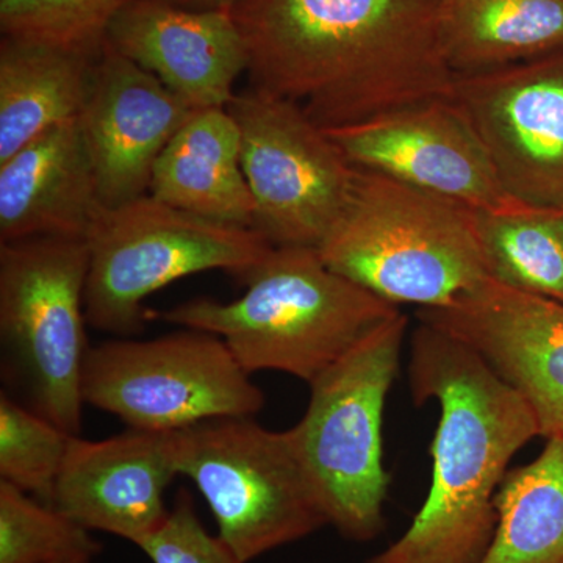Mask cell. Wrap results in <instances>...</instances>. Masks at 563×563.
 <instances>
[{"label": "cell", "mask_w": 563, "mask_h": 563, "mask_svg": "<svg viewBox=\"0 0 563 563\" xmlns=\"http://www.w3.org/2000/svg\"><path fill=\"white\" fill-rule=\"evenodd\" d=\"M251 88L324 131L451 98L439 0H240Z\"/></svg>", "instance_id": "cell-1"}, {"label": "cell", "mask_w": 563, "mask_h": 563, "mask_svg": "<svg viewBox=\"0 0 563 563\" xmlns=\"http://www.w3.org/2000/svg\"><path fill=\"white\" fill-rule=\"evenodd\" d=\"M409 384L415 402L440 406L431 488L401 539L369 563H479L507 466L540 437L539 422L483 355L426 322L410 340Z\"/></svg>", "instance_id": "cell-2"}, {"label": "cell", "mask_w": 563, "mask_h": 563, "mask_svg": "<svg viewBox=\"0 0 563 563\" xmlns=\"http://www.w3.org/2000/svg\"><path fill=\"white\" fill-rule=\"evenodd\" d=\"M231 302L195 298L146 320L214 333L246 373L280 372L312 383L366 333L399 312L324 265L312 247H273Z\"/></svg>", "instance_id": "cell-3"}, {"label": "cell", "mask_w": 563, "mask_h": 563, "mask_svg": "<svg viewBox=\"0 0 563 563\" xmlns=\"http://www.w3.org/2000/svg\"><path fill=\"white\" fill-rule=\"evenodd\" d=\"M317 252L333 273L398 307H448L490 279L474 210L358 166Z\"/></svg>", "instance_id": "cell-4"}, {"label": "cell", "mask_w": 563, "mask_h": 563, "mask_svg": "<svg viewBox=\"0 0 563 563\" xmlns=\"http://www.w3.org/2000/svg\"><path fill=\"white\" fill-rule=\"evenodd\" d=\"M406 314L374 328L310 383V399L288 429L292 451L329 525L354 542L384 529L390 476L383 459L384 409L399 372Z\"/></svg>", "instance_id": "cell-5"}, {"label": "cell", "mask_w": 563, "mask_h": 563, "mask_svg": "<svg viewBox=\"0 0 563 563\" xmlns=\"http://www.w3.org/2000/svg\"><path fill=\"white\" fill-rule=\"evenodd\" d=\"M87 240L31 239L0 244L3 374L22 401L69 435L84 422L81 374L87 340Z\"/></svg>", "instance_id": "cell-6"}, {"label": "cell", "mask_w": 563, "mask_h": 563, "mask_svg": "<svg viewBox=\"0 0 563 563\" xmlns=\"http://www.w3.org/2000/svg\"><path fill=\"white\" fill-rule=\"evenodd\" d=\"M87 243L88 324L124 336L143 329L152 292L213 269L244 280L274 247L254 229L203 220L151 195L106 207Z\"/></svg>", "instance_id": "cell-7"}, {"label": "cell", "mask_w": 563, "mask_h": 563, "mask_svg": "<svg viewBox=\"0 0 563 563\" xmlns=\"http://www.w3.org/2000/svg\"><path fill=\"white\" fill-rule=\"evenodd\" d=\"M179 476L209 504L239 563L298 542L329 525L287 432L252 418H220L179 431Z\"/></svg>", "instance_id": "cell-8"}, {"label": "cell", "mask_w": 563, "mask_h": 563, "mask_svg": "<svg viewBox=\"0 0 563 563\" xmlns=\"http://www.w3.org/2000/svg\"><path fill=\"white\" fill-rule=\"evenodd\" d=\"M214 333L185 329L152 340L90 346L81 374L85 406L129 429L176 432L220 418H254L265 395Z\"/></svg>", "instance_id": "cell-9"}, {"label": "cell", "mask_w": 563, "mask_h": 563, "mask_svg": "<svg viewBox=\"0 0 563 563\" xmlns=\"http://www.w3.org/2000/svg\"><path fill=\"white\" fill-rule=\"evenodd\" d=\"M228 110L242 135L252 229L274 247L318 250L346 206L355 166L295 102L250 88Z\"/></svg>", "instance_id": "cell-10"}, {"label": "cell", "mask_w": 563, "mask_h": 563, "mask_svg": "<svg viewBox=\"0 0 563 563\" xmlns=\"http://www.w3.org/2000/svg\"><path fill=\"white\" fill-rule=\"evenodd\" d=\"M451 98L483 140L507 195L563 210V51L455 76Z\"/></svg>", "instance_id": "cell-11"}, {"label": "cell", "mask_w": 563, "mask_h": 563, "mask_svg": "<svg viewBox=\"0 0 563 563\" xmlns=\"http://www.w3.org/2000/svg\"><path fill=\"white\" fill-rule=\"evenodd\" d=\"M325 132L352 165L468 209L503 210L520 203L504 190L483 140L453 98L412 103Z\"/></svg>", "instance_id": "cell-12"}, {"label": "cell", "mask_w": 563, "mask_h": 563, "mask_svg": "<svg viewBox=\"0 0 563 563\" xmlns=\"http://www.w3.org/2000/svg\"><path fill=\"white\" fill-rule=\"evenodd\" d=\"M417 317L483 355L531 406L540 437L563 439V303L487 279Z\"/></svg>", "instance_id": "cell-13"}, {"label": "cell", "mask_w": 563, "mask_h": 563, "mask_svg": "<svg viewBox=\"0 0 563 563\" xmlns=\"http://www.w3.org/2000/svg\"><path fill=\"white\" fill-rule=\"evenodd\" d=\"M192 111L154 74L103 44L79 125L107 209L150 195L155 163Z\"/></svg>", "instance_id": "cell-14"}, {"label": "cell", "mask_w": 563, "mask_h": 563, "mask_svg": "<svg viewBox=\"0 0 563 563\" xmlns=\"http://www.w3.org/2000/svg\"><path fill=\"white\" fill-rule=\"evenodd\" d=\"M177 459L179 431L73 437L49 504L87 531L139 547L168 517L165 492L179 476Z\"/></svg>", "instance_id": "cell-15"}, {"label": "cell", "mask_w": 563, "mask_h": 563, "mask_svg": "<svg viewBox=\"0 0 563 563\" xmlns=\"http://www.w3.org/2000/svg\"><path fill=\"white\" fill-rule=\"evenodd\" d=\"M106 43L192 110L228 109L236 80L247 73L246 43L232 10L132 0L111 22Z\"/></svg>", "instance_id": "cell-16"}, {"label": "cell", "mask_w": 563, "mask_h": 563, "mask_svg": "<svg viewBox=\"0 0 563 563\" xmlns=\"http://www.w3.org/2000/svg\"><path fill=\"white\" fill-rule=\"evenodd\" d=\"M103 209L79 118L0 163V244L87 240Z\"/></svg>", "instance_id": "cell-17"}, {"label": "cell", "mask_w": 563, "mask_h": 563, "mask_svg": "<svg viewBox=\"0 0 563 563\" xmlns=\"http://www.w3.org/2000/svg\"><path fill=\"white\" fill-rule=\"evenodd\" d=\"M150 195L203 220L252 229L254 199L231 111H192L155 163Z\"/></svg>", "instance_id": "cell-18"}, {"label": "cell", "mask_w": 563, "mask_h": 563, "mask_svg": "<svg viewBox=\"0 0 563 563\" xmlns=\"http://www.w3.org/2000/svg\"><path fill=\"white\" fill-rule=\"evenodd\" d=\"M96 58L35 41H0V163L79 118Z\"/></svg>", "instance_id": "cell-19"}, {"label": "cell", "mask_w": 563, "mask_h": 563, "mask_svg": "<svg viewBox=\"0 0 563 563\" xmlns=\"http://www.w3.org/2000/svg\"><path fill=\"white\" fill-rule=\"evenodd\" d=\"M440 43L455 76L563 51V0H439Z\"/></svg>", "instance_id": "cell-20"}, {"label": "cell", "mask_w": 563, "mask_h": 563, "mask_svg": "<svg viewBox=\"0 0 563 563\" xmlns=\"http://www.w3.org/2000/svg\"><path fill=\"white\" fill-rule=\"evenodd\" d=\"M495 536L479 563H563V439L506 474Z\"/></svg>", "instance_id": "cell-21"}, {"label": "cell", "mask_w": 563, "mask_h": 563, "mask_svg": "<svg viewBox=\"0 0 563 563\" xmlns=\"http://www.w3.org/2000/svg\"><path fill=\"white\" fill-rule=\"evenodd\" d=\"M474 224L490 279L563 303V210H474Z\"/></svg>", "instance_id": "cell-22"}, {"label": "cell", "mask_w": 563, "mask_h": 563, "mask_svg": "<svg viewBox=\"0 0 563 563\" xmlns=\"http://www.w3.org/2000/svg\"><path fill=\"white\" fill-rule=\"evenodd\" d=\"M132 0H0V32L98 58Z\"/></svg>", "instance_id": "cell-23"}, {"label": "cell", "mask_w": 563, "mask_h": 563, "mask_svg": "<svg viewBox=\"0 0 563 563\" xmlns=\"http://www.w3.org/2000/svg\"><path fill=\"white\" fill-rule=\"evenodd\" d=\"M73 437L0 393V481L49 504Z\"/></svg>", "instance_id": "cell-24"}, {"label": "cell", "mask_w": 563, "mask_h": 563, "mask_svg": "<svg viewBox=\"0 0 563 563\" xmlns=\"http://www.w3.org/2000/svg\"><path fill=\"white\" fill-rule=\"evenodd\" d=\"M101 553V544L57 509L0 481V563H52Z\"/></svg>", "instance_id": "cell-25"}, {"label": "cell", "mask_w": 563, "mask_h": 563, "mask_svg": "<svg viewBox=\"0 0 563 563\" xmlns=\"http://www.w3.org/2000/svg\"><path fill=\"white\" fill-rule=\"evenodd\" d=\"M152 563H239L196 514L190 493L180 492L157 531L139 544Z\"/></svg>", "instance_id": "cell-26"}, {"label": "cell", "mask_w": 563, "mask_h": 563, "mask_svg": "<svg viewBox=\"0 0 563 563\" xmlns=\"http://www.w3.org/2000/svg\"><path fill=\"white\" fill-rule=\"evenodd\" d=\"M173 5L192 10H233L240 0H163Z\"/></svg>", "instance_id": "cell-27"}, {"label": "cell", "mask_w": 563, "mask_h": 563, "mask_svg": "<svg viewBox=\"0 0 563 563\" xmlns=\"http://www.w3.org/2000/svg\"><path fill=\"white\" fill-rule=\"evenodd\" d=\"M96 555L92 554H74L68 555V558H63L60 561H55L52 563H91L92 559H95Z\"/></svg>", "instance_id": "cell-28"}]
</instances>
